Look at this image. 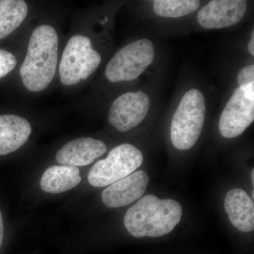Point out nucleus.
<instances>
[{"label":"nucleus","instance_id":"obj_7","mask_svg":"<svg viewBox=\"0 0 254 254\" xmlns=\"http://www.w3.org/2000/svg\"><path fill=\"white\" fill-rule=\"evenodd\" d=\"M254 120V83L239 87L222 112L218 128L225 138L240 136Z\"/></svg>","mask_w":254,"mask_h":254},{"label":"nucleus","instance_id":"obj_21","mask_svg":"<svg viewBox=\"0 0 254 254\" xmlns=\"http://www.w3.org/2000/svg\"><path fill=\"white\" fill-rule=\"evenodd\" d=\"M251 177H252V183H253V186L254 184V169H252V173H251Z\"/></svg>","mask_w":254,"mask_h":254},{"label":"nucleus","instance_id":"obj_8","mask_svg":"<svg viewBox=\"0 0 254 254\" xmlns=\"http://www.w3.org/2000/svg\"><path fill=\"white\" fill-rule=\"evenodd\" d=\"M150 98L143 91L128 92L114 100L108 113V121L120 132L136 128L149 111Z\"/></svg>","mask_w":254,"mask_h":254},{"label":"nucleus","instance_id":"obj_2","mask_svg":"<svg viewBox=\"0 0 254 254\" xmlns=\"http://www.w3.org/2000/svg\"><path fill=\"white\" fill-rule=\"evenodd\" d=\"M182 215L181 205L176 200L148 195L127 210L124 224L132 236L161 237L173 231Z\"/></svg>","mask_w":254,"mask_h":254},{"label":"nucleus","instance_id":"obj_14","mask_svg":"<svg viewBox=\"0 0 254 254\" xmlns=\"http://www.w3.org/2000/svg\"><path fill=\"white\" fill-rule=\"evenodd\" d=\"M79 169L67 165H53L47 169L41 180L42 190L47 193H63L81 182Z\"/></svg>","mask_w":254,"mask_h":254},{"label":"nucleus","instance_id":"obj_16","mask_svg":"<svg viewBox=\"0 0 254 254\" xmlns=\"http://www.w3.org/2000/svg\"><path fill=\"white\" fill-rule=\"evenodd\" d=\"M197 0H156L153 2L155 14L165 18H180L188 16L199 8Z\"/></svg>","mask_w":254,"mask_h":254},{"label":"nucleus","instance_id":"obj_5","mask_svg":"<svg viewBox=\"0 0 254 254\" xmlns=\"http://www.w3.org/2000/svg\"><path fill=\"white\" fill-rule=\"evenodd\" d=\"M155 58L153 43L146 38L137 40L118 50L105 68V76L112 83L136 80Z\"/></svg>","mask_w":254,"mask_h":254},{"label":"nucleus","instance_id":"obj_11","mask_svg":"<svg viewBox=\"0 0 254 254\" xmlns=\"http://www.w3.org/2000/svg\"><path fill=\"white\" fill-rule=\"evenodd\" d=\"M104 142L94 138H80L68 142L57 153L55 159L61 165L86 166L106 153Z\"/></svg>","mask_w":254,"mask_h":254},{"label":"nucleus","instance_id":"obj_3","mask_svg":"<svg viewBox=\"0 0 254 254\" xmlns=\"http://www.w3.org/2000/svg\"><path fill=\"white\" fill-rule=\"evenodd\" d=\"M206 104L204 95L192 88L180 100L172 119L170 138L177 149L187 150L194 146L204 125Z\"/></svg>","mask_w":254,"mask_h":254},{"label":"nucleus","instance_id":"obj_6","mask_svg":"<svg viewBox=\"0 0 254 254\" xmlns=\"http://www.w3.org/2000/svg\"><path fill=\"white\" fill-rule=\"evenodd\" d=\"M143 162V155L134 145L124 143L114 148L106 158L93 165L88 175L92 186H109L134 173Z\"/></svg>","mask_w":254,"mask_h":254},{"label":"nucleus","instance_id":"obj_10","mask_svg":"<svg viewBox=\"0 0 254 254\" xmlns=\"http://www.w3.org/2000/svg\"><path fill=\"white\" fill-rule=\"evenodd\" d=\"M148 183L147 173L138 170L110 185L103 190L102 200L110 208L126 206L143 196Z\"/></svg>","mask_w":254,"mask_h":254},{"label":"nucleus","instance_id":"obj_1","mask_svg":"<svg viewBox=\"0 0 254 254\" xmlns=\"http://www.w3.org/2000/svg\"><path fill=\"white\" fill-rule=\"evenodd\" d=\"M59 37L54 27L43 24L35 28L20 68L23 85L32 93L46 89L56 73Z\"/></svg>","mask_w":254,"mask_h":254},{"label":"nucleus","instance_id":"obj_18","mask_svg":"<svg viewBox=\"0 0 254 254\" xmlns=\"http://www.w3.org/2000/svg\"><path fill=\"white\" fill-rule=\"evenodd\" d=\"M239 87L247 86L254 83V66L249 65L241 68L237 75Z\"/></svg>","mask_w":254,"mask_h":254},{"label":"nucleus","instance_id":"obj_19","mask_svg":"<svg viewBox=\"0 0 254 254\" xmlns=\"http://www.w3.org/2000/svg\"><path fill=\"white\" fill-rule=\"evenodd\" d=\"M4 222H3L2 215H1V210H0V248L2 245L3 239H4Z\"/></svg>","mask_w":254,"mask_h":254},{"label":"nucleus","instance_id":"obj_9","mask_svg":"<svg viewBox=\"0 0 254 254\" xmlns=\"http://www.w3.org/2000/svg\"><path fill=\"white\" fill-rule=\"evenodd\" d=\"M247 7V1L244 0H214L200 10L197 18L206 29L230 27L242 21Z\"/></svg>","mask_w":254,"mask_h":254},{"label":"nucleus","instance_id":"obj_13","mask_svg":"<svg viewBox=\"0 0 254 254\" xmlns=\"http://www.w3.org/2000/svg\"><path fill=\"white\" fill-rule=\"evenodd\" d=\"M225 209L229 220L241 232L253 231L254 204L253 200L245 190L232 189L225 198Z\"/></svg>","mask_w":254,"mask_h":254},{"label":"nucleus","instance_id":"obj_15","mask_svg":"<svg viewBox=\"0 0 254 254\" xmlns=\"http://www.w3.org/2000/svg\"><path fill=\"white\" fill-rule=\"evenodd\" d=\"M27 3L23 0H0V40L11 35L26 20Z\"/></svg>","mask_w":254,"mask_h":254},{"label":"nucleus","instance_id":"obj_20","mask_svg":"<svg viewBox=\"0 0 254 254\" xmlns=\"http://www.w3.org/2000/svg\"><path fill=\"white\" fill-rule=\"evenodd\" d=\"M249 52L252 55H254V31H252V36H251L250 41L248 44Z\"/></svg>","mask_w":254,"mask_h":254},{"label":"nucleus","instance_id":"obj_4","mask_svg":"<svg viewBox=\"0 0 254 254\" xmlns=\"http://www.w3.org/2000/svg\"><path fill=\"white\" fill-rule=\"evenodd\" d=\"M101 55L94 49L89 37L75 34L68 40L59 64L62 84L72 86L90 77L99 67Z\"/></svg>","mask_w":254,"mask_h":254},{"label":"nucleus","instance_id":"obj_17","mask_svg":"<svg viewBox=\"0 0 254 254\" xmlns=\"http://www.w3.org/2000/svg\"><path fill=\"white\" fill-rule=\"evenodd\" d=\"M17 66V59L11 52L0 49V79L7 76Z\"/></svg>","mask_w":254,"mask_h":254},{"label":"nucleus","instance_id":"obj_12","mask_svg":"<svg viewBox=\"0 0 254 254\" xmlns=\"http://www.w3.org/2000/svg\"><path fill=\"white\" fill-rule=\"evenodd\" d=\"M32 132L28 120L17 115H0V155L13 153L26 144Z\"/></svg>","mask_w":254,"mask_h":254}]
</instances>
